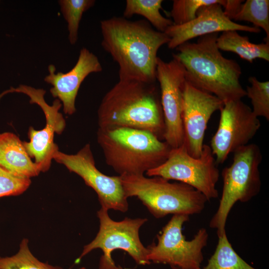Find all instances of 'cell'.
I'll return each instance as SVG.
<instances>
[{
	"instance_id": "cell-1",
	"label": "cell",
	"mask_w": 269,
	"mask_h": 269,
	"mask_svg": "<svg viewBox=\"0 0 269 269\" xmlns=\"http://www.w3.org/2000/svg\"><path fill=\"white\" fill-rule=\"evenodd\" d=\"M101 45L119 65L121 80L155 83L157 52L170 41L144 19L114 16L100 22Z\"/></svg>"
},
{
	"instance_id": "cell-2",
	"label": "cell",
	"mask_w": 269,
	"mask_h": 269,
	"mask_svg": "<svg viewBox=\"0 0 269 269\" xmlns=\"http://www.w3.org/2000/svg\"><path fill=\"white\" fill-rule=\"evenodd\" d=\"M218 33L200 36L196 42H186L173 54L183 66L186 80L212 94L224 103L246 96L240 78L242 70L235 60L223 56L217 45Z\"/></svg>"
},
{
	"instance_id": "cell-3",
	"label": "cell",
	"mask_w": 269,
	"mask_h": 269,
	"mask_svg": "<svg viewBox=\"0 0 269 269\" xmlns=\"http://www.w3.org/2000/svg\"><path fill=\"white\" fill-rule=\"evenodd\" d=\"M97 115L99 128L142 130L164 139V117L155 83L119 80L103 98Z\"/></svg>"
},
{
	"instance_id": "cell-4",
	"label": "cell",
	"mask_w": 269,
	"mask_h": 269,
	"mask_svg": "<svg viewBox=\"0 0 269 269\" xmlns=\"http://www.w3.org/2000/svg\"><path fill=\"white\" fill-rule=\"evenodd\" d=\"M97 137L106 163L119 175H144L163 164L172 148L153 133L130 128H99Z\"/></svg>"
},
{
	"instance_id": "cell-5",
	"label": "cell",
	"mask_w": 269,
	"mask_h": 269,
	"mask_svg": "<svg viewBox=\"0 0 269 269\" xmlns=\"http://www.w3.org/2000/svg\"><path fill=\"white\" fill-rule=\"evenodd\" d=\"M126 194L137 197L156 218L169 214L190 216L200 213L208 201L193 187L160 176L120 175Z\"/></svg>"
},
{
	"instance_id": "cell-6",
	"label": "cell",
	"mask_w": 269,
	"mask_h": 269,
	"mask_svg": "<svg viewBox=\"0 0 269 269\" xmlns=\"http://www.w3.org/2000/svg\"><path fill=\"white\" fill-rule=\"evenodd\" d=\"M263 156L259 145L249 143L233 152L232 164L223 169V189L218 209L209 222L218 237L226 232L229 214L238 201L247 202L257 196L261 188L259 167Z\"/></svg>"
},
{
	"instance_id": "cell-7",
	"label": "cell",
	"mask_w": 269,
	"mask_h": 269,
	"mask_svg": "<svg viewBox=\"0 0 269 269\" xmlns=\"http://www.w3.org/2000/svg\"><path fill=\"white\" fill-rule=\"evenodd\" d=\"M189 216L173 215L157 235L156 244L147 247L150 264L167 265L172 269H198L204 260L203 250L207 246L209 235L201 228L190 240L182 233L184 224Z\"/></svg>"
},
{
	"instance_id": "cell-8",
	"label": "cell",
	"mask_w": 269,
	"mask_h": 269,
	"mask_svg": "<svg viewBox=\"0 0 269 269\" xmlns=\"http://www.w3.org/2000/svg\"><path fill=\"white\" fill-rule=\"evenodd\" d=\"M97 216L100 222L99 231L94 239L84 246L76 263L93 250L100 249L103 255L99 268L114 263L112 253L118 249L127 252L137 265L150 264L147 258V249L142 244L139 236V229L147 222L146 218H125L116 221L110 217L108 211L102 208L98 211Z\"/></svg>"
},
{
	"instance_id": "cell-9",
	"label": "cell",
	"mask_w": 269,
	"mask_h": 269,
	"mask_svg": "<svg viewBox=\"0 0 269 269\" xmlns=\"http://www.w3.org/2000/svg\"><path fill=\"white\" fill-rule=\"evenodd\" d=\"M209 145L204 144L199 157L190 155L185 147L171 148L166 160L146 172L147 176H160L188 184L200 192L208 201L218 197L216 184L220 173Z\"/></svg>"
},
{
	"instance_id": "cell-10",
	"label": "cell",
	"mask_w": 269,
	"mask_h": 269,
	"mask_svg": "<svg viewBox=\"0 0 269 269\" xmlns=\"http://www.w3.org/2000/svg\"><path fill=\"white\" fill-rule=\"evenodd\" d=\"M13 92L22 93L30 98V104H36L42 109L45 115L46 125L40 130H36L30 127L28 131L29 141L23 143L27 153L38 165L41 172H46L51 166L54 154L59 150L58 145L54 141V134H60L66 127V122L62 114L59 112L62 104L55 99L52 105L45 101L46 91L42 89H36L31 86L20 85L17 88L10 87L5 93Z\"/></svg>"
},
{
	"instance_id": "cell-11",
	"label": "cell",
	"mask_w": 269,
	"mask_h": 269,
	"mask_svg": "<svg viewBox=\"0 0 269 269\" xmlns=\"http://www.w3.org/2000/svg\"><path fill=\"white\" fill-rule=\"evenodd\" d=\"M53 159L80 176L85 184L96 192L101 208L108 211H128V198L120 176H108L97 168L90 144H86L74 154L58 150L54 154Z\"/></svg>"
},
{
	"instance_id": "cell-12",
	"label": "cell",
	"mask_w": 269,
	"mask_h": 269,
	"mask_svg": "<svg viewBox=\"0 0 269 269\" xmlns=\"http://www.w3.org/2000/svg\"><path fill=\"white\" fill-rule=\"evenodd\" d=\"M220 111L218 127L210 145L217 164L223 163L231 153L249 144L261 127L259 118L241 100L224 103Z\"/></svg>"
},
{
	"instance_id": "cell-13",
	"label": "cell",
	"mask_w": 269,
	"mask_h": 269,
	"mask_svg": "<svg viewBox=\"0 0 269 269\" xmlns=\"http://www.w3.org/2000/svg\"><path fill=\"white\" fill-rule=\"evenodd\" d=\"M156 78L165 124L164 140L172 148H177L182 145L184 137L182 113L185 70L174 57L168 62L158 57Z\"/></svg>"
},
{
	"instance_id": "cell-14",
	"label": "cell",
	"mask_w": 269,
	"mask_h": 269,
	"mask_svg": "<svg viewBox=\"0 0 269 269\" xmlns=\"http://www.w3.org/2000/svg\"><path fill=\"white\" fill-rule=\"evenodd\" d=\"M182 145L188 153L199 157L204 145L205 131L213 113L224 103L215 95L198 89L186 80L183 88Z\"/></svg>"
},
{
	"instance_id": "cell-15",
	"label": "cell",
	"mask_w": 269,
	"mask_h": 269,
	"mask_svg": "<svg viewBox=\"0 0 269 269\" xmlns=\"http://www.w3.org/2000/svg\"><path fill=\"white\" fill-rule=\"evenodd\" d=\"M230 30L259 33L261 29L234 22L226 15L219 3H214L201 7L194 19L181 25L173 24L164 33L170 38L168 47L173 49L194 38Z\"/></svg>"
},
{
	"instance_id": "cell-16",
	"label": "cell",
	"mask_w": 269,
	"mask_h": 269,
	"mask_svg": "<svg viewBox=\"0 0 269 269\" xmlns=\"http://www.w3.org/2000/svg\"><path fill=\"white\" fill-rule=\"evenodd\" d=\"M102 70L98 57L87 48H83L72 69L66 73H55V66L50 65L49 74L44 78V81L52 86L50 92L54 98L62 102L64 113L71 115L76 112L75 100L83 81L90 74Z\"/></svg>"
},
{
	"instance_id": "cell-17",
	"label": "cell",
	"mask_w": 269,
	"mask_h": 269,
	"mask_svg": "<svg viewBox=\"0 0 269 269\" xmlns=\"http://www.w3.org/2000/svg\"><path fill=\"white\" fill-rule=\"evenodd\" d=\"M0 166L13 174L30 178L41 172L28 155L23 142L10 132L0 133Z\"/></svg>"
},
{
	"instance_id": "cell-18",
	"label": "cell",
	"mask_w": 269,
	"mask_h": 269,
	"mask_svg": "<svg viewBox=\"0 0 269 269\" xmlns=\"http://www.w3.org/2000/svg\"><path fill=\"white\" fill-rule=\"evenodd\" d=\"M216 42L219 50L234 52L250 63L258 58L269 61V42L255 44L237 31L230 30L223 32Z\"/></svg>"
},
{
	"instance_id": "cell-19",
	"label": "cell",
	"mask_w": 269,
	"mask_h": 269,
	"mask_svg": "<svg viewBox=\"0 0 269 269\" xmlns=\"http://www.w3.org/2000/svg\"><path fill=\"white\" fill-rule=\"evenodd\" d=\"M162 2V0H127L123 17L128 19L135 14L141 15L155 29L165 32L173 22L161 14Z\"/></svg>"
},
{
	"instance_id": "cell-20",
	"label": "cell",
	"mask_w": 269,
	"mask_h": 269,
	"mask_svg": "<svg viewBox=\"0 0 269 269\" xmlns=\"http://www.w3.org/2000/svg\"><path fill=\"white\" fill-rule=\"evenodd\" d=\"M198 269H257L243 259L234 250L226 233L218 237L215 250L207 265Z\"/></svg>"
},
{
	"instance_id": "cell-21",
	"label": "cell",
	"mask_w": 269,
	"mask_h": 269,
	"mask_svg": "<svg viewBox=\"0 0 269 269\" xmlns=\"http://www.w3.org/2000/svg\"><path fill=\"white\" fill-rule=\"evenodd\" d=\"M233 19L250 22L254 26L262 28L266 34L265 42H269V0L244 1Z\"/></svg>"
},
{
	"instance_id": "cell-22",
	"label": "cell",
	"mask_w": 269,
	"mask_h": 269,
	"mask_svg": "<svg viewBox=\"0 0 269 269\" xmlns=\"http://www.w3.org/2000/svg\"><path fill=\"white\" fill-rule=\"evenodd\" d=\"M28 243L27 239H23L16 254L11 257H0V269H63L38 260L30 252Z\"/></svg>"
},
{
	"instance_id": "cell-23",
	"label": "cell",
	"mask_w": 269,
	"mask_h": 269,
	"mask_svg": "<svg viewBox=\"0 0 269 269\" xmlns=\"http://www.w3.org/2000/svg\"><path fill=\"white\" fill-rule=\"evenodd\" d=\"M95 2L94 0H59L61 12L68 23V38L71 44H75L77 41L79 23L83 13Z\"/></svg>"
},
{
	"instance_id": "cell-24",
	"label": "cell",
	"mask_w": 269,
	"mask_h": 269,
	"mask_svg": "<svg viewBox=\"0 0 269 269\" xmlns=\"http://www.w3.org/2000/svg\"><path fill=\"white\" fill-rule=\"evenodd\" d=\"M250 86L245 90L246 96L251 100L253 114L258 118L264 117L269 121V81H259L256 77L248 79Z\"/></svg>"
},
{
	"instance_id": "cell-25",
	"label": "cell",
	"mask_w": 269,
	"mask_h": 269,
	"mask_svg": "<svg viewBox=\"0 0 269 269\" xmlns=\"http://www.w3.org/2000/svg\"><path fill=\"white\" fill-rule=\"evenodd\" d=\"M223 0H174L170 12L173 24L181 25L194 19L202 6L214 3L221 5Z\"/></svg>"
},
{
	"instance_id": "cell-26",
	"label": "cell",
	"mask_w": 269,
	"mask_h": 269,
	"mask_svg": "<svg viewBox=\"0 0 269 269\" xmlns=\"http://www.w3.org/2000/svg\"><path fill=\"white\" fill-rule=\"evenodd\" d=\"M31 182L30 178L13 174L0 166V197L21 194Z\"/></svg>"
},
{
	"instance_id": "cell-27",
	"label": "cell",
	"mask_w": 269,
	"mask_h": 269,
	"mask_svg": "<svg viewBox=\"0 0 269 269\" xmlns=\"http://www.w3.org/2000/svg\"><path fill=\"white\" fill-rule=\"evenodd\" d=\"M243 2L240 0H223L221 6L226 15L233 20Z\"/></svg>"
},
{
	"instance_id": "cell-28",
	"label": "cell",
	"mask_w": 269,
	"mask_h": 269,
	"mask_svg": "<svg viewBox=\"0 0 269 269\" xmlns=\"http://www.w3.org/2000/svg\"><path fill=\"white\" fill-rule=\"evenodd\" d=\"M109 269H124L120 266H116V264H114L110 267Z\"/></svg>"
},
{
	"instance_id": "cell-29",
	"label": "cell",
	"mask_w": 269,
	"mask_h": 269,
	"mask_svg": "<svg viewBox=\"0 0 269 269\" xmlns=\"http://www.w3.org/2000/svg\"><path fill=\"white\" fill-rule=\"evenodd\" d=\"M79 269H86V268H84V267H82V268H80Z\"/></svg>"
}]
</instances>
